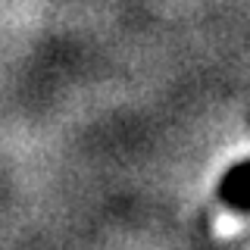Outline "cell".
Listing matches in <instances>:
<instances>
[{
	"instance_id": "6da1fadb",
	"label": "cell",
	"mask_w": 250,
	"mask_h": 250,
	"mask_svg": "<svg viewBox=\"0 0 250 250\" xmlns=\"http://www.w3.org/2000/svg\"><path fill=\"white\" fill-rule=\"evenodd\" d=\"M222 200H229L234 209H250V163L231 169L229 178L222 182Z\"/></svg>"
}]
</instances>
